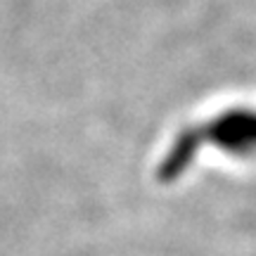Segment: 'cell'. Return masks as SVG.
Listing matches in <instances>:
<instances>
[{
    "instance_id": "1",
    "label": "cell",
    "mask_w": 256,
    "mask_h": 256,
    "mask_svg": "<svg viewBox=\"0 0 256 256\" xmlns=\"http://www.w3.org/2000/svg\"><path fill=\"white\" fill-rule=\"evenodd\" d=\"M204 145L218 147L230 156L256 154V110H228L197 126L183 128L159 164V178L176 180L185 174Z\"/></svg>"
}]
</instances>
